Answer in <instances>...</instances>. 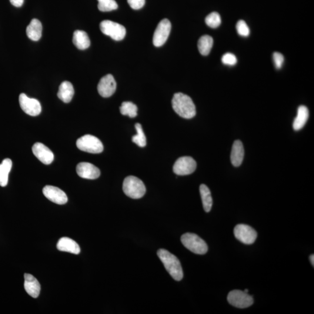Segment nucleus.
<instances>
[{"instance_id":"obj_5","label":"nucleus","mask_w":314,"mask_h":314,"mask_svg":"<svg viewBox=\"0 0 314 314\" xmlns=\"http://www.w3.org/2000/svg\"><path fill=\"white\" fill-rule=\"evenodd\" d=\"M76 146L81 151L92 154L101 153L104 150L102 142L96 137L90 135L80 138L77 140Z\"/></svg>"},{"instance_id":"obj_7","label":"nucleus","mask_w":314,"mask_h":314,"mask_svg":"<svg viewBox=\"0 0 314 314\" xmlns=\"http://www.w3.org/2000/svg\"><path fill=\"white\" fill-rule=\"evenodd\" d=\"M228 301L230 305L239 309L248 308L254 303L252 296L238 290H233L229 293Z\"/></svg>"},{"instance_id":"obj_20","label":"nucleus","mask_w":314,"mask_h":314,"mask_svg":"<svg viewBox=\"0 0 314 314\" xmlns=\"http://www.w3.org/2000/svg\"><path fill=\"white\" fill-rule=\"evenodd\" d=\"M42 23L38 19H33L26 28V34L33 41H38L42 35Z\"/></svg>"},{"instance_id":"obj_35","label":"nucleus","mask_w":314,"mask_h":314,"mask_svg":"<svg viewBox=\"0 0 314 314\" xmlns=\"http://www.w3.org/2000/svg\"><path fill=\"white\" fill-rule=\"evenodd\" d=\"M310 260L311 263H312V264L313 266H314V255L310 256Z\"/></svg>"},{"instance_id":"obj_34","label":"nucleus","mask_w":314,"mask_h":314,"mask_svg":"<svg viewBox=\"0 0 314 314\" xmlns=\"http://www.w3.org/2000/svg\"><path fill=\"white\" fill-rule=\"evenodd\" d=\"M9 1L12 5L16 6V7H21L24 2V0H9Z\"/></svg>"},{"instance_id":"obj_6","label":"nucleus","mask_w":314,"mask_h":314,"mask_svg":"<svg viewBox=\"0 0 314 314\" xmlns=\"http://www.w3.org/2000/svg\"><path fill=\"white\" fill-rule=\"evenodd\" d=\"M100 28L104 34L111 37L116 41H122L126 35L124 26L109 20H105L100 23Z\"/></svg>"},{"instance_id":"obj_25","label":"nucleus","mask_w":314,"mask_h":314,"mask_svg":"<svg viewBox=\"0 0 314 314\" xmlns=\"http://www.w3.org/2000/svg\"><path fill=\"white\" fill-rule=\"evenodd\" d=\"M213 41L212 37L209 35L203 36L199 40V51L203 55H207L209 54L213 46Z\"/></svg>"},{"instance_id":"obj_36","label":"nucleus","mask_w":314,"mask_h":314,"mask_svg":"<svg viewBox=\"0 0 314 314\" xmlns=\"http://www.w3.org/2000/svg\"><path fill=\"white\" fill-rule=\"evenodd\" d=\"M244 292H246V293H248V292H249V290H248V289H246V290H245V291H244Z\"/></svg>"},{"instance_id":"obj_19","label":"nucleus","mask_w":314,"mask_h":314,"mask_svg":"<svg viewBox=\"0 0 314 314\" xmlns=\"http://www.w3.org/2000/svg\"><path fill=\"white\" fill-rule=\"evenodd\" d=\"M309 117V109L305 105H301L297 109V114L293 123V128L296 131L302 129L305 126Z\"/></svg>"},{"instance_id":"obj_17","label":"nucleus","mask_w":314,"mask_h":314,"mask_svg":"<svg viewBox=\"0 0 314 314\" xmlns=\"http://www.w3.org/2000/svg\"><path fill=\"white\" fill-rule=\"evenodd\" d=\"M245 156V150L243 143L240 140H236L232 146L230 160L232 165L235 167L241 165Z\"/></svg>"},{"instance_id":"obj_23","label":"nucleus","mask_w":314,"mask_h":314,"mask_svg":"<svg viewBox=\"0 0 314 314\" xmlns=\"http://www.w3.org/2000/svg\"><path fill=\"white\" fill-rule=\"evenodd\" d=\"M12 166L11 159L6 158L0 164V186L5 187L8 184V176Z\"/></svg>"},{"instance_id":"obj_22","label":"nucleus","mask_w":314,"mask_h":314,"mask_svg":"<svg viewBox=\"0 0 314 314\" xmlns=\"http://www.w3.org/2000/svg\"><path fill=\"white\" fill-rule=\"evenodd\" d=\"M72 41L73 44L79 50H86L90 46V41L87 33L83 31L77 30L73 33Z\"/></svg>"},{"instance_id":"obj_21","label":"nucleus","mask_w":314,"mask_h":314,"mask_svg":"<svg viewBox=\"0 0 314 314\" xmlns=\"http://www.w3.org/2000/svg\"><path fill=\"white\" fill-rule=\"evenodd\" d=\"M74 89L71 82L68 81L63 82L59 86L57 96L58 98L65 103L71 102L73 95H74Z\"/></svg>"},{"instance_id":"obj_15","label":"nucleus","mask_w":314,"mask_h":314,"mask_svg":"<svg viewBox=\"0 0 314 314\" xmlns=\"http://www.w3.org/2000/svg\"><path fill=\"white\" fill-rule=\"evenodd\" d=\"M76 172L82 178L87 179H98L100 171L98 167L89 162H81L76 166Z\"/></svg>"},{"instance_id":"obj_3","label":"nucleus","mask_w":314,"mask_h":314,"mask_svg":"<svg viewBox=\"0 0 314 314\" xmlns=\"http://www.w3.org/2000/svg\"><path fill=\"white\" fill-rule=\"evenodd\" d=\"M123 190L127 196L133 199L143 198L146 192L145 184L134 176L126 177L123 181Z\"/></svg>"},{"instance_id":"obj_9","label":"nucleus","mask_w":314,"mask_h":314,"mask_svg":"<svg viewBox=\"0 0 314 314\" xmlns=\"http://www.w3.org/2000/svg\"><path fill=\"white\" fill-rule=\"evenodd\" d=\"M235 238L245 245H252L255 242L257 233L255 229L245 224H239L234 229Z\"/></svg>"},{"instance_id":"obj_11","label":"nucleus","mask_w":314,"mask_h":314,"mask_svg":"<svg viewBox=\"0 0 314 314\" xmlns=\"http://www.w3.org/2000/svg\"><path fill=\"white\" fill-rule=\"evenodd\" d=\"M19 102L21 108L27 114L35 116L41 113V105L38 100L29 98L24 93H22L19 96Z\"/></svg>"},{"instance_id":"obj_18","label":"nucleus","mask_w":314,"mask_h":314,"mask_svg":"<svg viewBox=\"0 0 314 314\" xmlns=\"http://www.w3.org/2000/svg\"><path fill=\"white\" fill-rule=\"evenodd\" d=\"M56 247L59 251L68 252L74 255H79L81 252L78 244L74 240L66 237H63L59 240Z\"/></svg>"},{"instance_id":"obj_24","label":"nucleus","mask_w":314,"mask_h":314,"mask_svg":"<svg viewBox=\"0 0 314 314\" xmlns=\"http://www.w3.org/2000/svg\"><path fill=\"white\" fill-rule=\"evenodd\" d=\"M200 193L201 195L204 209L207 212L211 211L212 206V198L211 192L206 185L200 186Z\"/></svg>"},{"instance_id":"obj_33","label":"nucleus","mask_w":314,"mask_h":314,"mask_svg":"<svg viewBox=\"0 0 314 314\" xmlns=\"http://www.w3.org/2000/svg\"><path fill=\"white\" fill-rule=\"evenodd\" d=\"M130 7L133 9H140L145 4V0H128Z\"/></svg>"},{"instance_id":"obj_30","label":"nucleus","mask_w":314,"mask_h":314,"mask_svg":"<svg viewBox=\"0 0 314 314\" xmlns=\"http://www.w3.org/2000/svg\"><path fill=\"white\" fill-rule=\"evenodd\" d=\"M236 29L238 34L240 36L247 37L250 35V29L246 24V23L243 21V20H240V21L237 23Z\"/></svg>"},{"instance_id":"obj_16","label":"nucleus","mask_w":314,"mask_h":314,"mask_svg":"<svg viewBox=\"0 0 314 314\" xmlns=\"http://www.w3.org/2000/svg\"><path fill=\"white\" fill-rule=\"evenodd\" d=\"M24 278V287L26 292L33 298H37L39 296L41 290V285L38 280L31 274L28 273L25 274Z\"/></svg>"},{"instance_id":"obj_1","label":"nucleus","mask_w":314,"mask_h":314,"mask_svg":"<svg viewBox=\"0 0 314 314\" xmlns=\"http://www.w3.org/2000/svg\"><path fill=\"white\" fill-rule=\"evenodd\" d=\"M172 105L175 112L183 118L191 119L196 114V106L192 99L183 93H176L173 96Z\"/></svg>"},{"instance_id":"obj_8","label":"nucleus","mask_w":314,"mask_h":314,"mask_svg":"<svg viewBox=\"0 0 314 314\" xmlns=\"http://www.w3.org/2000/svg\"><path fill=\"white\" fill-rule=\"evenodd\" d=\"M196 168V162L192 157H182L175 162L173 171L177 175L185 176L191 174L195 171Z\"/></svg>"},{"instance_id":"obj_29","label":"nucleus","mask_w":314,"mask_h":314,"mask_svg":"<svg viewBox=\"0 0 314 314\" xmlns=\"http://www.w3.org/2000/svg\"><path fill=\"white\" fill-rule=\"evenodd\" d=\"M205 21L206 24L211 28H216L221 23V18L218 13L213 12L207 16Z\"/></svg>"},{"instance_id":"obj_4","label":"nucleus","mask_w":314,"mask_h":314,"mask_svg":"<svg viewBox=\"0 0 314 314\" xmlns=\"http://www.w3.org/2000/svg\"><path fill=\"white\" fill-rule=\"evenodd\" d=\"M181 242L186 248L196 255H205L208 251L207 243L195 233L184 234L181 237Z\"/></svg>"},{"instance_id":"obj_12","label":"nucleus","mask_w":314,"mask_h":314,"mask_svg":"<svg viewBox=\"0 0 314 314\" xmlns=\"http://www.w3.org/2000/svg\"><path fill=\"white\" fill-rule=\"evenodd\" d=\"M116 83L113 76L111 74L104 76L100 80L98 86V92L103 98H109L115 92Z\"/></svg>"},{"instance_id":"obj_28","label":"nucleus","mask_w":314,"mask_h":314,"mask_svg":"<svg viewBox=\"0 0 314 314\" xmlns=\"http://www.w3.org/2000/svg\"><path fill=\"white\" fill-rule=\"evenodd\" d=\"M98 8L100 11L109 12L115 10L118 7L115 0H98Z\"/></svg>"},{"instance_id":"obj_14","label":"nucleus","mask_w":314,"mask_h":314,"mask_svg":"<svg viewBox=\"0 0 314 314\" xmlns=\"http://www.w3.org/2000/svg\"><path fill=\"white\" fill-rule=\"evenodd\" d=\"M32 152L33 155L44 164L49 165L54 160V154L43 143H35L33 146Z\"/></svg>"},{"instance_id":"obj_10","label":"nucleus","mask_w":314,"mask_h":314,"mask_svg":"<svg viewBox=\"0 0 314 314\" xmlns=\"http://www.w3.org/2000/svg\"><path fill=\"white\" fill-rule=\"evenodd\" d=\"M171 23L164 19L158 23L153 36V44L157 48L164 45L171 32Z\"/></svg>"},{"instance_id":"obj_31","label":"nucleus","mask_w":314,"mask_h":314,"mask_svg":"<svg viewBox=\"0 0 314 314\" xmlns=\"http://www.w3.org/2000/svg\"><path fill=\"white\" fill-rule=\"evenodd\" d=\"M237 61L238 60H237L236 56L232 53H226L222 58V63L226 65H235L236 64Z\"/></svg>"},{"instance_id":"obj_32","label":"nucleus","mask_w":314,"mask_h":314,"mask_svg":"<svg viewBox=\"0 0 314 314\" xmlns=\"http://www.w3.org/2000/svg\"><path fill=\"white\" fill-rule=\"evenodd\" d=\"M273 59L274 65H275L276 68L278 69L281 68L283 64L284 60H285L281 53L278 52H274L273 54Z\"/></svg>"},{"instance_id":"obj_26","label":"nucleus","mask_w":314,"mask_h":314,"mask_svg":"<svg viewBox=\"0 0 314 314\" xmlns=\"http://www.w3.org/2000/svg\"><path fill=\"white\" fill-rule=\"evenodd\" d=\"M138 106L132 102H123L120 107V111L123 115H128L130 118H135L138 115Z\"/></svg>"},{"instance_id":"obj_27","label":"nucleus","mask_w":314,"mask_h":314,"mask_svg":"<svg viewBox=\"0 0 314 314\" xmlns=\"http://www.w3.org/2000/svg\"><path fill=\"white\" fill-rule=\"evenodd\" d=\"M135 128L137 135L132 137V142L136 144L140 148H145L147 145L146 138L144 133L142 125L140 123H136Z\"/></svg>"},{"instance_id":"obj_2","label":"nucleus","mask_w":314,"mask_h":314,"mask_svg":"<svg viewBox=\"0 0 314 314\" xmlns=\"http://www.w3.org/2000/svg\"><path fill=\"white\" fill-rule=\"evenodd\" d=\"M157 255L173 279L177 281L181 280L183 279V272L178 259L165 249L159 250Z\"/></svg>"},{"instance_id":"obj_13","label":"nucleus","mask_w":314,"mask_h":314,"mask_svg":"<svg viewBox=\"0 0 314 314\" xmlns=\"http://www.w3.org/2000/svg\"><path fill=\"white\" fill-rule=\"evenodd\" d=\"M46 198L57 205H65L68 202V197L62 190L52 186H46L43 189Z\"/></svg>"}]
</instances>
